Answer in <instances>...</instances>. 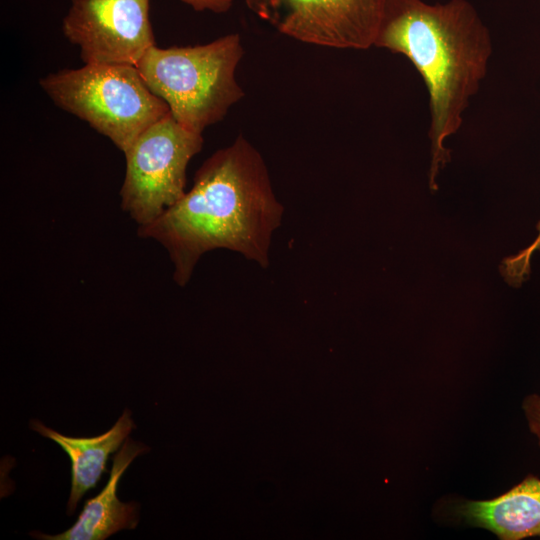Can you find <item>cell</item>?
Masks as SVG:
<instances>
[{"instance_id": "cell-6", "label": "cell", "mask_w": 540, "mask_h": 540, "mask_svg": "<svg viewBox=\"0 0 540 540\" xmlns=\"http://www.w3.org/2000/svg\"><path fill=\"white\" fill-rule=\"evenodd\" d=\"M279 33L336 49L374 46L385 0H245Z\"/></svg>"}, {"instance_id": "cell-9", "label": "cell", "mask_w": 540, "mask_h": 540, "mask_svg": "<svg viewBox=\"0 0 540 540\" xmlns=\"http://www.w3.org/2000/svg\"><path fill=\"white\" fill-rule=\"evenodd\" d=\"M31 428L57 443L71 460V491L67 513L73 514L84 494L94 488L107 471L109 455L119 449L132 429L135 428L129 409H125L111 429L94 437H70L31 421Z\"/></svg>"}, {"instance_id": "cell-8", "label": "cell", "mask_w": 540, "mask_h": 540, "mask_svg": "<svg viewBox=\"0 0 540 540\" xmlns=\"http://www.w3.org/2000/svg\"><path fill=\"white\" fill-rule=\"evenodd\" d=\"M149 447L129 437L113 458L108 482L94 498L88 499L78 520L68 530L57 535L32 532L37 539L45 540H103L124 529H134L138 524L139 505L123 503L117 497V488L122 474L139 455Z\"/></svg>"}, {"instance_id": "cell-11", "label": "cell", "mask_w": 540, "mask_h": 540, "mask_svg": "<svg viewBox=\"0 0 540 540\" xmlns=\"http://www.w3.org/2000/svg\"><path fill=\"white\" fill-rule=\"evenodd\" d=\"M197 12L210 11L226 13L232 7L234 0H180Z\"/></svg>"}, {"instance_id": "cell-2", "label": "cell", "mask_w": 540, "mask_h": 540, "mask_svg": "<svg viewBox=\"0 0 540 540\" xmlns=\"http://www.w3.org/2000/svg\"><path fill=\"white\" fill-rule=\"evenodd\" d=\"M374 46L407 57L428 89L433 186L449 158L444 142L462 125L469 101L486 77L490 32L467 0H385Z\"/></svg>"}, {"instance_id": "cell-10", "label": "cell", "mask_w": 540, "mask_h": 540, "mask_svg": "<svg viewBox=\"0 0 540 540\" xmlns=\"http://www.w3.org/2000/svg\"><path fill=\"white\" fill-rule=\"evenodd\" d=\"M459 513L474 526L503 540L540 537V479L526 477L506 493L486 501H467Z\"/></svg>"}, {"instance_id": "cell-7", "label": "cell", "mask_w": 540, "mask_h": 540, "mask_svg": "<svg viewBox=\"0 0 540 540\" xmlns=\"http://www.w3.org/2000/svg\"><path fill=\"white\" fill-rule=\"evenodd\" d=\"M150 0H71L64 36L84 63L136 65L155 44Z\"/></svg>"}, {"instance_id": "cell-13", "label": "cell", "mask_w": 540, "mask_h": 540, "mask_svg": "<svg viewBox=\"0 0 540 540\" xmlns=\"http://www.w3.org/2000/svg\"><path fill=\"white\" fill-rule=\"evenodd\" d=\"M539 234L534 241L527 249L523 250L520 254L513 257L515 263L523 268H529V260L534 251L540 247V223L538 224Z\"/></svg>"}, {"instance_id": "cell-4", "label": "cell", "mask_w": 540, "mask_h": 540, "mask_svg": "<svg viewBox=\"0 0 540 540\" xmlns=\"http://www.w3.org/2000/svg\"><path fill=\"white\" fill-rule=\"evenodd\" d=\"M40 86L59 108L87 122L123 153L146 128L170 114L136 65L85 63L41 78Z\"/></svg>"}, {"instance_id": "cell-5", "label": "cell", "mask_w": 540, "mask_h": 540, "mask_svg": "<svg viewBox=\"0 0 540 540\" xmlns=\"http://www.w3.org/2000/svg\"><path fill=\"white\" fill-rule=\"evenodd\" d=\"M202 133L168 114L146 128L124 152L121 207L138 224L149 225L186 192V169L201 151Z\"/></svg>"}, {"instance_id": "cell-1", "label": "cell", "mask_w": 540, "mask_h": 540, "mask_svg": "<svg viewBox=\"0 0 540 540\" xmlns=\"http://www.w3.org/2000/svg\"><path fill=\"white\" fill-rule=\"evenodd\" d=\"M283 213L262 155L239 135L208 157L191 189L152 223L138 227V235L167 250L173 279L183 287L200 258L215 249L237 252L267 268Z\"/></svg>"}, {"instance_id": "cell-3", "label": "cell", "mask_w": 540, "mask_h": 540, "mask_svg": "<svg viewBox=\"0 0 540 540\" xmlns=\"http://www.w3.org/2000/svg\"><path fill=\"white\" fill-rule=\"evenodd\" d=\"M243 55L241 38L233 33L201 45H154L136 67L149 89L166 102L172 117L202 133L244 97L235 75Z\"/></svg>"}, {"instance_id": "cell-12", "label": "cell", "mask_w": 540, "mask_h": 540, "mask_svg": "<svg viewBox=\"0 0 540 540\" xmlns=\"http://www.w3.org/2000/svg\"><path fill=\"white\" fill-rule=\"evenodd\" d=\"M524 409L529 421L530 428L539 439L540 443V396L531 395L524 403Z\"/></svg>"}]
</instances>
